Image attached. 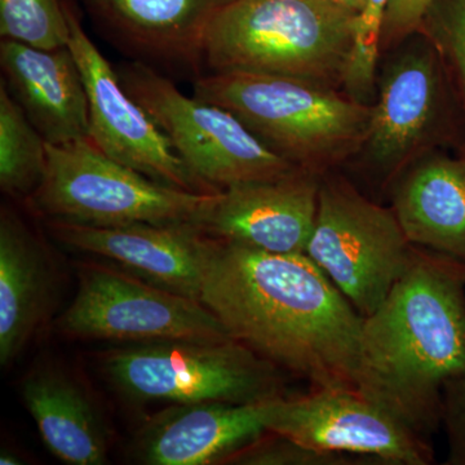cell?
<instances>
[{
    "instance_id": "obj_28",
    "label": "cell",
    "mask_w": 465,
    "mask_h": 465,
    "mask_svg": "<svg viewBox=\"0 0 465 465\" xmlns=\"http://www.w3.org/2000/svg\"><path fill=\"white\" fill-rule=\"evenodd\" d=\"M342 7L349 9V11L360 14L361 9L365 5L366 0H336Z\"/></svg>"
},
{
    "instance_id": "obj_25",
    "label": "cell",
    "mask_w": 465,
    "mask_h": 465,
    "mask_svg": "<svg viewBox=\"0 0 465 465\" xmlns=\"http://www.w3.org/2000/svg\"><path fill=\"white\" fill-rule=\"evenodd\" d=\"M225 464L240 465H382L376 459L308 448L273 432H265L232 455Z\"/></svg>"
},
{
    "instance_id": "obj_24",
    "label": "cell",
    "mask_w": 465,
    "mask_h": 465,
    "mask_svg": "<svg viewBox=\"0 0 465 465\" xmlns=\"http://www.w3.org/2000/svg\"><path fill=\"white\" fill-rule=\"evenodd\" d=\"M420 32L433 43L445 63L465 125V0H432ZM461 155L465 157V142Z\"/></svg>"
},
{
    "instance_id": "obj_16",
    "label": "cell",
    "mask_w": 465,
    "mask_h": 465,
    "mask_svg": "<svg viewBox=\"0 0 465 465\" xmlns=\"http://www.w3.org/2000/svg\"><path fill=\"white\" fill-rule=\"evenodd\" d=\"M60 295L56 262L47 244L20 216H0V363L20 357L50 322Z\"/></svg>"
},
{
    "instance_id": "obj_1",
    "label": "cell",
    "mask_w": 465,
    "mask_h": 465,
    "mask_svg": "<svg viewBox=\"0 0 465 465\" xmlns=\"http://www.w3.org/2000/svg\"><path fill=\"white\" fill-rule=\"evenodd\" d=\"M201 302L234 341L312 388L357 390L363 317L305 253L213 238Z\"/></svg>"
},
{
    "instance_id": "obj_14",
    "label": "cell",
    "mask_w": 465,
    "mask_h": 465,
    "mask_svg": "<svg viewBox=\"0 0 465 465\" xmlns=\"http://www.w3.org/2000/svg\"><path fill=\"white\" fill-rule=\"evenodd\" d=\"M320 174L293 171L280 179L220 192L202 229L216 240L265 252L305 253L316 225Z\"/></svg>"
},
{
    "instance_id": "obj_18",
    "label": "cell",
    "mask_w": 465,
    "mask_h": 465,
    "mask_svg": "<svg viewBox=\"0 0 465 465\" xmlns=\"http://www.w3.org/2000/svg\"><path fill=\"white\" fill-rule=\"evenodd\" d=\"M21 391L43 440L58 459L72 465L108 461V421L87 388L65 367H35Z\"/></svg>"
},
{
    "instance_id": "obj_2",
    "label": "cell",
    "mask_w": 465,
    "mask_h": 465,
    "mask_svg": "<svg viewBox=\"0 0 465 465\" xmlns=\"http://www.w3.org/2000/svg\"><path fill=\"white\" fill-rule=\"evenodd\" d=\"M465 370V262L416 246L411 264L363 318L356 387L419 436L442 425L446 382Z\"/></svg>"
},
{
    "instance_id": "obj_13",
    "label": "cell",
    "mask_w": 465,
    "mask_h": 465,
    "mask_svg": "<svg viewBox=\"0 0 465 465\" xmlns=\"http://www.w3.org/2000/svg\"><path fill=\"white\" fill-rule=\"evenodd\" d=\"M70 249L108 260L146 282L201 302L213 238L194 224L90 226L48 220Z\"/></svg>"
},
{
    "instance_id": "obj_21",
    "label": "cell",
    "mask_w": 465,
    "mask_h": 465,
    "mask_svg": "<svg viewBox=\"0 0 465 465\" xmlns=\"http://www.w3.org/2000/svg\"><path fill=\"white\" fill-rule=\"evenodd\" d=\"M47 166V142L7 85H0V186L11 195H32Z\"/></svg>"
},
{
    "instance_id": "obj_17",
    "label": "cell",
    "mask_w": 465,
    "mask_h": 465,
    "mask_svg": "<svg viewBox=\"0 0 465 465\" xmlns=\"http://www.w3.org/2000/svg\"><path fill=\"white\" fill-rule=\"evenodd\" d=\"M0 64L3 82L47 143L88 137L87 92L69 47L43 50L3 39Z\"/></svg>"
},
{
    "instance_id": "obj_10",
    "label": "cell",
    "mask_w": 465,
    "mask_h": 465,
    "mask_svg": "<svg viewBox=\"0 0 465 465\" xmlns=\"http://www.w3.org/2000/svg\"><path fill=\"white\" fill-rule=\"evenodd\" d=\"M421 35L391 56L376 81L361 152L384 180L402 173L421 149L455 139L460 101L439 51Z\"/></svg>"
},
{
    "instance_id": "obj_12",
    "label": "cell",
    "mask_w": 465,
    "mask_h": 465,
    "mask_svg": "<svg viewBox=\"0 0 465 465\" xmlns=\"http://www.w3.org/2000/svg\"><path fill=\"white\" fill-rule=\"evenodd\" d=\"M72 51L87 92L91 142L124 166L183 191L217 193L198 182L145 109L125 90L118 72L67 8Z\"/></svg>"
},
{
    "instance_id": "obj_6",
    "label": "cell",
    "mask_w": 465,
    "mask_h": 465,
    "mask_svg": "<svg viewBox=\"0 0 465 465\" xmlns=\"http://www.w3.org/2000/svg\"><path fill=\"white\" fill-rule=\"evenodd\" d=\"M100 361L110 384L142 402L250 405L287 396L283 370L234 339L140 342Z\"/></svg>"
},
{
    "instance_id": "obj_15",
    "label": "cell",
    "mask_w": 465,
    "mask_h": 465,
    "mask_svg": "<svg viewBox=\"0 0 465 465\" xmlns=\"http://www.w3.org/2000/svg\"><path fill=\"white\" fill-rule=\"evenodd\" d=\"M268 402L173 405L146 421L134 439V454L149 465L225 464L266 430Z\"/></svg>"
},
{
    "instance_id": "obj_7",
    "label": "cell",
    "mask_w": 465,
    "mask_h": 465,
    "mask_svg": "<svg viewBox=\"0 0 465 465\" xmlns=\"http://www.w3.org/2000/svg\"><path fill=\"white\" fill-rule=\"evenodd\" d=\"M118 74L193 176L210 191L280 179L298 170L229 110L185 96L152 67L127 64Z\"/></svg>"
},
{
    "instance_id": "obj_11",
    "label": "cell",
    "mask_w": 465,
    "mask_h": 465,
    "mask_svg": "<svg viewBox=\"0 0 465 465\" xmlns=\"http://www.w3.org/2000/svg\"><path fill=\"white\" fill-rule=\"evenodd\" d=\"M266 430L322 451L372 458L382 465H430L428 439L357 390L312 388L269 402Z\"/></svg>"
},
{
    "instance_id": "obj_22",
    "label": "cell",
    "mask_w": 465,
    "mask_h": 465,
    "mask_svg": "<svg viewBox=\"0 0 465 465\" xmlns=\"http://www.w3.org/2000/svg\"><path fill=\"white\" fill-rule=\"evenodd\" d=\"M0 34L43 50L67 47V7L60 0H0Z\"/></svg>"
},
{
    "instance_id": "obj_20",
    "label": "cell",
    "mask_w": 465,
    "mask_h": 465,
    "mask_svg": "<svg viewBox=\"0 0 465 465\" xmlns=\"http://www.w3.org/2000/svg\"><path fill=\"white\" fill-rule=\"evenodd\" d=\"M393 211L415 246L465 262V157L427 154L396 183Z\"/></svg>"
},
{
    "instance_id": "obj_8",
    "label": "cell",
    "mask_w": 465,
    "mask_h": 465,
    "mask_svg": "<svg viewBox=\"0 0 465 465\" xmlns=\"http://www.w3.org/2000/svg\"><path fill=\"white\" fill-rule=\"evenodd\" d=\"M415 247L393 208L367 200L342 177L323 174L316 225L305 255L361 317L381 307L411 264Z\"/></svg>"
},
{
    "instance_id": "obj_3",
    "label": "cell",
    "mask_w": 465,
    "mask_h": 465,
    "mask_svg": "<svg viewBox=\"0 0 465 465\" xmlns=\"http://www.w3.org/2000/svg\"><path fill=\"white\" fill-rule=\"evenodd\" d=\"M356 12L336 0H232L208 26L213 73H255L342 85Z\"/></svg>"
},
{
    "instance_id": "obj_26",
    "label": "cell",
    "mask_w": 465,
    "mask_h": 465,
    "mask_svg": "<svg viewBox=\"0 0 465 465\" xmlns=\"http://www.w3.org/2000/svg\"><path fill=\"white\" fill-rule=\"evenodd\" d=\"M442 425L448 439L445 464L465 465V370L443 388Z\"/></svg>"
},
{
    "instance_id": "obj_19",
    "label": "cell",
    "mask_w": 465,
    "mask_h": 465,
    "mask_svg": "<svg viewBox=\"0 0 465 465\" xmlns=\"http://www.w3.org/2000/svg\"><path fill=\"white\" fill-rule=\"evenodd\" d=\"M232 0H85L122 45L143 56L197 64L216 15Z\"/></svg>"
},
{
    "instance_id": "obj_23",
    "label": "cell",
    "mask_w": 465,
    "mask_h": 465,
    "mask_svg": "<svg viewBox=\"0 0 465 465\" xmlns=\"http://www.w3.org/2000/svg\"><path fill=\"white\" fill-rule=\"evenodd\" d=\"M388 5L390 0H366L357 15L353 42L342 79V87L348 96L367 105H371L370 101L375 99L376 70Z\"/></svg>"
},
{
    "instance_id": "obj_9",
    "label": "cell",
    "mask_w": 465,
    "mask_h": 465,
    "mask_svg": "<svg viewBox=\"0 0 465 465\" xmlns=\"http://www.w3.org/2000/svg\"><path fill=\"white\" fill-rule=\"evenodd\" d=\"M56 327L69 338L130 344L232 339L198 300L146 282L112 262H82L78 290Z\"/></svg>"
},
{
    "instance_id": "obj_4",
    "label": "cell",
    "mask_w": 465,
    "mask_h": 465,
    "mask_svg": "<svg viewBox=\"0 0 465 465\" xmlns=\"http://www.w3.org/2000/svg\"><path fill=\"white\" fill-rule=\"evenodd\" d=\"M194 96L240 118L293 166L323 176L362 150L371 105L287 76L213 73L195 82Z\"/></svg>"
},
{
    "instance_id": "obj_29",
    "label": "cell",
    "mask_w": 465,
    "mask_h": 465,
    "mask_svg": "<svg viewBox=\"0 0 465 465\" xmlns=\"http://www.w3.org/2000/svg\"><path fill=\"white\" fill-rule=\"evenodd\" d=\"M24 461H21V459L17 457L15 452L7 451V450H3L2 455H0V464L2 465H15V464H23Z\"/></svg>"
},
{
    "instance_id": "obj_27",
    "label": "cell",
    "mask_w": 465,
    "mask_h": 465,
    "mask_svg": "<svg viewBox=\"0 0 465 465\" xmlns=\"http://www.w3.org/2000/svg\"><path fill=\"white\" fill-rule=\"evenodd\" d=\"M432 0H390L382 26L381 47L401 45L420 32L425 14Z\"/></svg>"
},
{
    "instance_id": "obj_5",
    "label": "cell",
    "mask_w": 465,
    "mask_h": 465,
    "mask_svg": "<svg viewBox=\"0 0 465 465\" xmlns=\"http://www.w3.org/2000/svg\"><path fill=\"white\" fill-rule=\"evenodd\" d=\"M220 192L183 191L155 182L101 152L90 137L52 145L34 210L48 220L90 226H201Z\"/></svg>"
}]
</instances>
